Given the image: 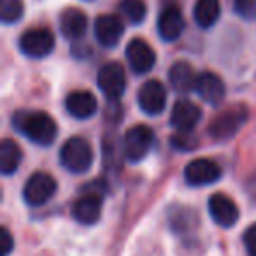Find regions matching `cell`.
<instances>
[{"label": "cell", "instance_id": "cell-1", "mask_svg": "<svg viewBox=\"0 0 256 256\" xmlns=\"http://www.w3.org/2000/svg\"><path fill=\"white\" fill-rule=\"evenodd\" d=\"M12 124L39 146H50L58 134L56 121L42 110H18L12 116Z\"/></svg>", "mask_w": 256, "mask_h": 256}, {"label": "cell", "instance_id": "cell-2", "mask_svg": "<svg viewBox=\"0 0 256 256\" xmlns=\"http://www.w3.org/2000/svg\"><path fill=\"white\" fill-rule=\"evenodd\" d=\"M60 164L72 174H82L93 164V150L82 137H70L60 150Z\"/></svg>", "mask_w": 256, "mask_h": 256}, {"label": "cell", "instance_id": "cell-3", "mask_svg": "<svg viewBox=\"0 0 256 256\" xmlns=\"http://www.w3.org/2000/svg\"><path fill=\"white\" fill-rule=\"evenodd\" d=\"M248 120V107L232 106L226 110L220 112L209 124V136L216 140H228L240 130Z\"/></svg>", "mask_w": 256, "mask_h": 256}, {"label": "cell", "instance_id": "cell-4", "mask_svg": "<svg viewBox=\"0 0 256 256\" xmlns=\"http://www.w3.org/2000/svg\"><path fill=\"white\" fill-rule=\"evenodd\" d=\"M154 134L146 124H136L128 128L123 137V154L130 162H140L153 146Z\"/></svg>", "mask_w": 256, "mask_h": 256}, {"label": "cell", "instance_id": "cell-5", "mask_svg": "<svg viewBox=\"0 0 256 256\" xmlns=\"http://www.w3.org/2000/svg\"><path fill=\"white\" fill-rule=\"evenodd\" d=\"M56 181L48 172H36L28 178L23 188V198L28 206L39 207L44 206L51 196L56 193Z\"/></svg>", "mask_w": 256, "mask_h": 256}, {"label": "cell", "instance_id": "cell-6", "mask_svg": "<svg viewBox=\"0 0 256 256\" xmlns=\"http://www.w3.org/2000/svg\"><path fill=\"white\" fill-rule=\"evenodd\" d=\"M54 48V36L48 28H32L26 30L20 39V50L23 54L30 58H44L53 51Z\"/></svg>", "mask_w": 256, "mask_h": 256}, {"label": "cell", "instance_id": "cell-7", "mask_svg": "<svg viewBox=\"0 0 256 256\" xmlns=\"http://www.w3.org/2000/svg\"><path fill=\"white\" fill-rule=\"evenodd\" d=\"M96 84H98L100 92L107 96V98H120L123 95L124 88H126V76H124V68L116 62L106 64L96 74Z\"/></svg>", "mask_w": 256, "mask_h": 256}, {"label": "cell", "instance_id": "cell-8", "mask_svg": "<svg viewBox=\"0 0 256 256\" xmlns=\"http://www.w3.org/2000/svg\"><path fill=\"white\" fill-rule=\"evenodd\" d=\"M137 100L144 112L150 116H156V114L164 112L165 106H167V90L160 81L150 79L140 86Z\"/></svg>", "mask_w": 256, "mask_h": 256}, {"label": "cell", "instance_id": "cell-9", "mask_svg": "<svg viewBox=\"0 0 256 256\" xmlns=\"http://www.w3.org/2000/svg\"><path fill=\"white\" fill-rule=\"evenodd\" d=\"M221 178V168L216 162L209 158H196L190 162L184 168V179L190 186L212 184Z\"/></svg>", "mask_w": 256, "mask_h": 256}, {"label": "cell", "instance_id": "cell-10", "mask_svg": "<svg viewBox=\"0 0 256 256\" xmlns=\"http://www.w3.org/2000/svg\"><path fill=\"white\" fill-rule=\"evenodd\" d=\"M126 60L136 74H146L156 64V54L144 39H132L126 46Z\"/></svg>", "mask_w": 256, "mask_h": 256}, {"label": "cell", "instance_id": "cell-11", "mask_svg": "<svg viewBox=\"0 0 256 256\" xmlns=\"http://www.w3.org/2000/svg\"><path fill=\"white\" fill-rule=\"evenodd\" d=\"M209 214L214 223L223 228H232L240 216L237 204L224 193H214L209 198Z\"/></svg>", "mask_w": 256, "mask_h": 256}, {"label": "cell", "instance_id": "cell-12", "mask_svg": "<svg viewBox=\"0 0 256 256\" xmlns=\"http://www.w3.org/2000/svg\"><path fill=\"white\" fill-rule=\"evenodd\" d=\"M184 30V18H182L181 9L176 4H168L164 8L160 18H158V34L164 40L172 42L181 37Z\"/></svg>", "mask_w": 256, "mask_h": 256}, {"label": "cell", "instance_id": "cell-13", "mask_svg": "<svg viewBox=\"0 0 256 256\" xmlns=\"http://www.w3.org/2000/svg\"><path fill=\"white\" fill-rule=\"evenodd\" d=\"M124 25L118 16L114 14H104L98 16L95 22V37L100 46L104 48H114L120 39L123 37Z\"/></svg>", "mask_w": 256, "mask_h": 256}, {"label": "cell", "instance_id": "cell-14", "mask_svg": "<svg viewBox=\"0 0 256 256\" xmlns=\"http://www.w3.org/2000/svg\"><path fill=\"white\" fill-rule=\"evenodd\" d=\"M202 118V110L196 104H193L192 100H179L176 102V106L172 107L170 114V124L174 128H178L179 132H192L195 124Z\"/></svg>", "mask_w": 256, "mask_h": 256}, {"label": "cell", "instance_id": "cell-15", "mask_svg": "<svg viewBox=\"0 0 256 256\" xmlns=\"http://www.w3.org/2000/svg\"><path fill=\"white\" fill-rule=\"evenodd\" d=\"M102 214V196L98 193H88L76 200L72 216L81 224H95Z\"/></svg>", "mask_w": 256, "mask_h": 256}, {"label": "cell", "instance_id": "cell-16", "mask_svg": "<svg viewBox=\"0 0 256 256\" xmlns=\"http://www.w3.org/2000/svg\"><path fill=\"white\" fill-rule=\"evenodd\" d=\"M195 92L198 93V96L204 102L210 104V106H218L224 98V82L214 72H202L196 78Z\"/></svg>", "mask_w": 256, "mask_h": 256}, {"label": "cell", "instance_id": "cell-17", "mask_svg": "<svg viewBox=\"0 0 256 256\" xmlns=\"http://www.w3.org/2000/svg\"><path fill=\"white\" fill-rule=\"evenodd\" d=\"M65 109L76 120H88L98 109L96 98L90 92H72L65 98Z\"/></svg>", "mask_w": 256, "mask_h": 256}, {"label": "cell", "instance_id": "cell-18", "mask_svg": "<svg viewBox=\"0 0 256 256\" xmlns=\"http://www.w3.org/2000/svg\"><path fill=\"white\" fill-rule=\"evenodd\" d=\"M86 28H88V20H86V14L81 11V9H65L60 16V30L64 34L65 39L68 40H78L81 39L86 34Z\"/></svg>", "mask_w": 256, "mask_h": 256}, {"label": "cell", "instance_id": "cell-19", "mask_svg": "<svg viewBox=\"0 0 256 256\" xmlns=\"http://www.w3.org/2000/svg\"><path fill=\"white\" fill-rule=\"evenodd\" d=\"M196 78L193 67L186 62H176L168 70V82L178 93H190L195 92Z\"/></svg>", "mask_w": 256, "mask_h": 256}, {"label": "cell", "instance_id": "cell-20", "mask_svg": "<svg viewBox=\"0 0 256 256\" xmlns=\"http://www.w3.org/2000/svg\"><path fill=\"white\" fill-rule=\"evenodd\" d=\"M221 6L218 0H196L193 9V18L200 28H210L218 22Z\"/></svg>", "mask_w": 256, "mask_h": 256}, {"label": "cell", "instance_id": "cell-21", "mask_svg": "<svg viewBox=\"0 0 256 256\" xmlns=\"http://www.w3.org/2000/svg\"><path fill=\"white\" fill-rule=\"evenodd\" d=\"M22 164V150L11 139H4L0 144V170L2 174H14Z\"/></svg>", "mask_w": 256, "mask_h": 256}, {"label": "cell", "instance_id": "cell-22", "mask_svg": "<svg viewBox=\"0 0 256 256\" xmlns=\"http://www.w3.org/2000/svg\"><path fill=\"white\" fill-rule=\"evenodd\" d=\"M120 11L123 16L134 25H139L146 20L148 8L142 0H121L120 2Z\"/></svg>", "mask_w": 256, "mask_h": 256}, {"label": "cell", "instance_id": "cell-23", "mask_svg": "<svg viewBox=\"0 0 256 256\" xmlns=\"http://www.w3.org/2000/svg\"><path fill=\"white\" fill-rule=\"evenodd\" d=\"M23 16L22 0H0V18L4 23H16Z\"/></svg>", "mask_w": 256, "mask_h": 256}, {"label": "cell", "instance_id": "cell-24", "mask_svg": "<svg viewBox=\"0 0 256 256\" xmlns=\"http://www.w3.org/2000/svg\"><path fill=\"white\" fill-rule=\"evenodd\" d=\"M235 12L244 20H252L256 16V0H235Z\"/></svg>", "mask_w": 256, "mask_h": 256}, {"label": "cell", "instance_id": "cell-25", "mask_svg": "<svg viewBox=\"0 0 256 256\" xmlns=\"http://www.w3.org/2000/svg\"><path fill=\"white\" fill-rule=\"evenodd\" d=\"M172 144H174V148H178V150H193L198 142H196L195 137H192L188 132H181L172 137Z\"/></svg>", "mask_w": 256, "mask_h": 256}, {"label": "cell", "instance_id": "cell-26", "mask_svg": "<svg viewBox=\"0 0 256 256\" xmlns=\"http://www.w3.org/2000/svg\"><path fill=\"white\" fill-rule=\"evenodd\" d=\"M14 248V238L9 234L6 226L0 228V256H9V252Z\"/></svg>", "mask_w": 256, "mask_h": 256}, {"label": "cell", "instance_id": "cell-27", "mask_svg": "<svg viewBox=\"0 0 256 256\" xmlns=\"http://www.w3.org/2000/svg\"><path fill=\"white\" fill-rule=\"evenodd\" d=\"M244 246H246V251H248L249 256H256V223L251 224L248 230L244 232Z\"/></svg>", "mask_w": 256, "mask_h": 256}]
</instances>
